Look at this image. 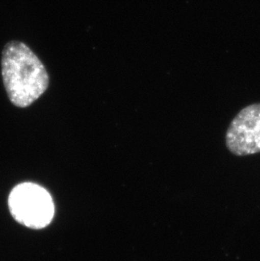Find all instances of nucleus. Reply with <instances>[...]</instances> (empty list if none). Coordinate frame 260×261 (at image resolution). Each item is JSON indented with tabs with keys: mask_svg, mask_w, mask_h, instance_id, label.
<instances>
[{
	"mask_svg": "<svg viewBox=\"0 0 260 261\" xmlns=\"http://www.w3.org/2000/svg\"><path fill=\"white\" fill-rule=\"evenodd\" d=\"M1 65L8 97L18 108L32 105L49 87L44 64L24 42H8L3 50Z\"/></svg>",
	"mask_w": 260,
	"mask_h": 261,
	"instance_id": "1",
	"label": "nucleus"
},
{
	"mask_svg": "<svg viewBox=\"0 0 260 261\" xmlns=\"http://www.w3.org/2000/svg\"><path fill=\"white\" fill-rule=\"evenodd\" d=\"M13 217L20 224L34 229L47 227L54 216V204L44 188L24 182L14 188L9 197Z\"/></svg>",
	"mask_w": 260,
	"mask_h": 261,
	"instance_id": "2",
	"label": "nucleus"
},
{
	"mask_svg": "<svg viewBox=\"0 0 260 261\" xmlns=\"http://www.w3.org/2000/svg\"><path fill=\"white\" fill-rule=\"evenodd\" d=\"M226 145L237 156L260 153V102L243 108L231 120L226 130Z\"/></svg>",
	"mask_w": 260,
	"mask_h": 261,
	"instance_id": "3",
	"label": "nucleus"
}]
</instances>
